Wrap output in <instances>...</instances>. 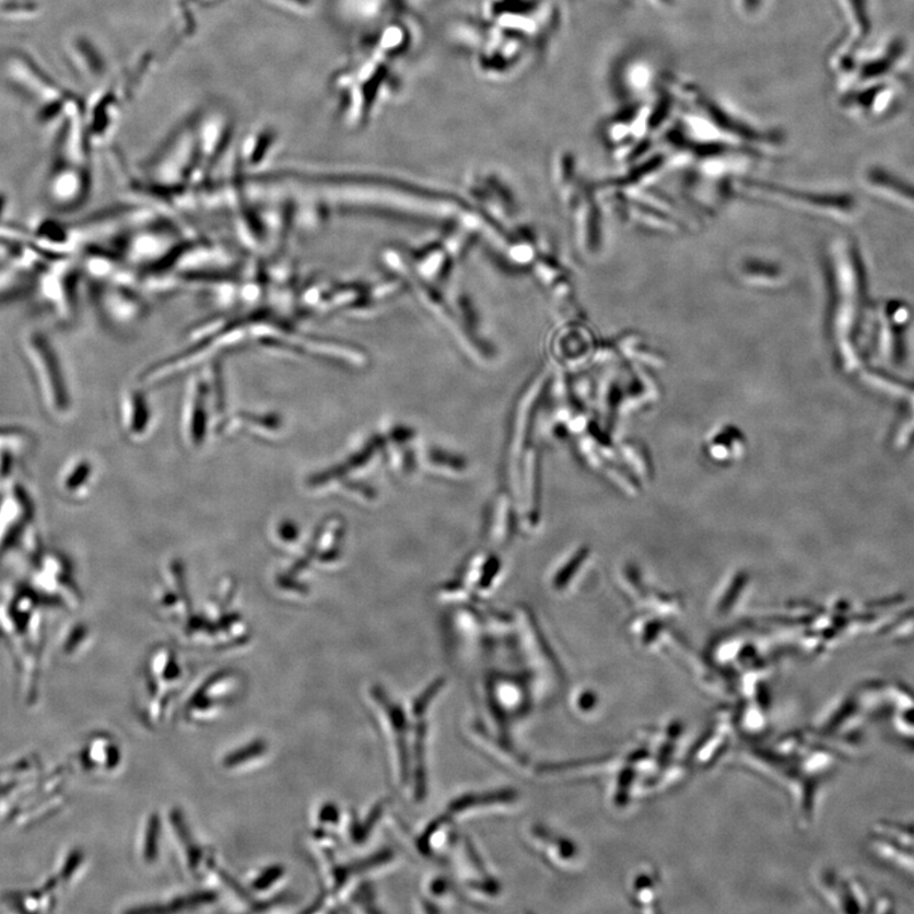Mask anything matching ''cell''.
Here are the masks:
<instances>
[{"label": "cell", "mask_w": 914, "mask_h": 914, "mask_svg": "<svg viewBox=\"0 0 914 914\" xmlns=\"http://www.w3.org/2000/svg\"><path fill=\"white\" fill-rule=\"evenodd\" d=\"M81 262L73 256L52 259L35 274L34 293L55 320L68 325L75 317Z\"/></svg>", "instance_id": "obj_1"}, {"label": "cell", "mask_w": 914, "mask_h": 914, "mask_svg": "<svg viewBox=\"0 0 914 914\" xmlns=\"http://www.w3.org/2000/svg\"><path fill=\"white\" fill-rule=\"evenodd\" d=\"M23 359L39 388L50 398H61L65 394V367L57 342L46 329L31 326L23 330L20 338Z\"/></svg>", "instance_id": "obj_2"}, {"label": "cell", "mask_w": 914, "mask_h": 914, "mask_svg": "<svg viewBox=\"0 0 914 914\" xmlns=\"http://www.w3.org/2000/svg\"><path fill=\"white\" fill-rule=\"evenodd\" d=\"M92 180L77 163L59 161L50 169L45 185V200L59 214L77 211L90 200Z\"/></svg>", "instance_id": "obj_3"}, {"label": "cell", "mask_w": 914, "mask_h": 914, "mask_svg": "<svg viewBox=\"0 0 914 914\" xmlns=\"http://www.w3.org/2000/svg\"><path fill=\"white\" fill-rule=\"evenodd\" d=\"M34 274L17 270L3 261H0V305L14 301L25 295L34 288Z\"/></svg>", "instance_id": "obj_4"}, {"label": "cell", "mask_w": 914, "mask_h": 914, "mask_svg": "<svg viewBox=\"0 0 914 914\" xmlns=\"http://www.w3.org/2000/svg\"><path fill=\"white\" fill-rule=\"evenodd\" d=\"M266 751V745L262 742L251 743L247 747L241 748L239 751L234 752L233 754H228L224 761L225 767H238L244 762L256 759L258 755L263 754Z\"/></svg>", "instance_id": "obj_5"}, {"label": "cell", "mask_w": 914, "mask_h": 914, "mask_svg": "<svg viewBox=\"0 0 914 914\" xmlns=\"http://www.w3.org/2000/svg\"><path fill=\"white\" fill-rule=\"evenodd\" d=\"M157 837H160V819L156 816L151 818L147 830L145 840V858L148 862H154L157 855Z\"/></svg>", "instance_id": "obj_6"}, {"label": "cell", "mask_w": 914, "mask_h": 914, "mask_svg": "<svg viewBox=\"0 0 914 914\" xmlns=\"http://www.w3.org/2000/svg\"><path fill=\"white\" fill-rule=\"evenodd\" d=\"M282 872L283 869L281 866H272V868L268 869L263 872V876L255 881V888L258 890L270 888L273 881L276 882L282 877Z\"/></svg>", "instance_id": "obj_7"}, {"label": "cell", "mask_w": 914, "mask_h": 914, "mask_svg": "<svg viewBox=\"0 0 914 914\" xmlns=\"http://www.w3.org/2000/svg\"><path fill=\"white\" fill-rule=\"evenodd\" d=\"M10 211H11L10 194L5 192L3 190V188H0V226L10 222V220H8V214H10Z\"/></svg>", "instance_id": "obj_8"}]
</instances>
